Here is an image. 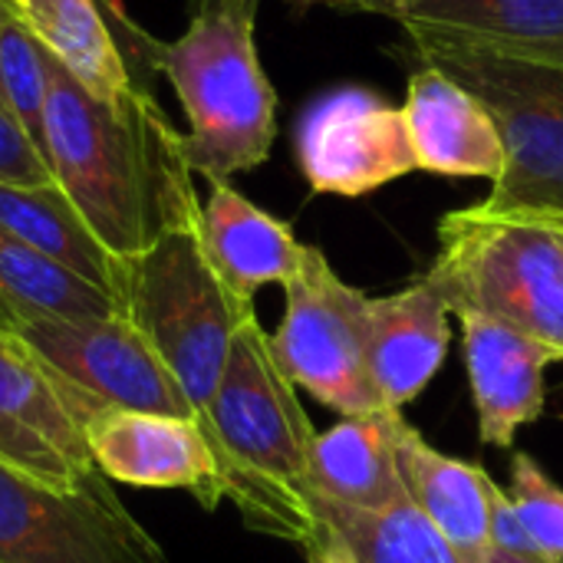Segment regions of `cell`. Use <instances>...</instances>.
Returning <instances> with one entry per match:
<instances>
[{
  "instance_id": "d6986e66",
  "label": "cell",
  "mask_w": 563,
  "mask_h": 563,
  "mask_svg": "<svg viewBox=\"0 0 563 563\" xmlns=\"http://www.w3.org/2000/svg\"><path fill=\"white\" fill-rule=\"evenodd\" d=\"M201 241L214 271L247 300L267 284H287L303 247L290 224L257 208L231 181H211V195L201 205Z\"/></svg>"
},
{
  "instance_id": "8fae6325",
  "label": "cell",
  "mask_w": 563,
  "mask_h": 563,
  "mask_svg": "<svg viewBox=\"0 0 563 563\" xmlns=\"http://www.w3.org/2000/svg\"><path fill=\"white\" fill-rule=\"evenodd\" d=\"M297 162L317 195L360 198L419 172L402 106L366 86L320 96L297 125Z\"/></svg>"
},
{
  "instance_id": "7402d4cb",
  "label": "cell",
  "mask_w": 563,
  "mask_h": 563,
  "mask_svg": "<svg viewBox=\"0 0 563 563\" xmlns=\"http://www.w3.org/2000/svg\"><path fill=\"white\" fill-rule=\"evenodd\" d=\"M122 313V303L0 231V330L43 320H92Z\"/></svg>"
},
{
  "instance_id": "f1b7e54d",
  "label": "cell",
  "mask_w": 563,
  "mask_h": 563,
  "mask_svg": "<svg viewBox=\"0 0 563 563\" xmlns=\"http://www.w3.org/2000/svg\"><path fill=\"white\" fill-rule=\"evenodd\" d=\"M492 563H551V561H528V558H511V554H495Z\"/></svg>"
},
{
  "instance_id": "9c48e42d",
  "label": "cell",
  "mask_w": 563,
  "mask_h": 563,
  "mask_svg": "<svg viewBox=\"0 0 563 563\" xmlns=\"http://www.w3.org/2000/svg\"><path fill=\"white\" fill-rule=\"evenodd\" d=\"M99 416L20 333L0 330V462L69 492L99 472L89 452Z\"/></svg>"
},
{
  "instance_id": "30bf717a",
  "label": "cell",
  "mask_w": 563,
  "mask_h": 563,
  "mask_svg": "<svg viewBox=\"0 0 563 563\" xmlns=\"http://www.w3.org/2000/svg\"><path fill=\"white\" fill-rule=\"evenodd\" d=\"M16 333L102 412L119 409L201 422L172 369L125 313L43 320Z\"/></svg>"
},
{
  "instance_id": "2e32d148",
  "label": "cell",
  "mask_w": 563,
  "mask_h": 563,
  "mask_svg": "<svg viewBox=\"0 0 563 563\" xmlns=\"http://www.w3.org/2000/svg\"><path fill=\"white\" fill-rule=\"evenodd\" d=\"M449 320L452 307L429 277L369 300V373L386 409L402 412L435 379L452 343Z\"/></svg>"
},
{
  "instance_id": "6da1fadb",
  "label": "cell",
  "mask_w": 563,
  "mask_h": 563,
  "mask_svg": "<svg viewBox=\"0 0 563 563\" xmlns=\"http://www.w3.org/2000/svg\"><path fill=\"white\" fill-rule=\"evenodd\" d=\"M43 129L56 185L119 261H132L175 221L201 211L178 129L152 92L106 102L49 56Z\"/></svg>"
},
{
  "instance_id": "d6a6232c",
  "label": "cell",
  "mask_w": 563,
  "mask_h": 563,
  "mask_svg": "<svg viewBox=\"0 0 563 563\" xmlns=\"http://www.w3.org/2000/svg\"><path fill=\"white\" fill-rule=\"evenodd\" d=\"M558 224H561V228H563V221H558Z\"/></svg>"
},
{
  "instance_id": "603a6c76",
  "label": "cell",
  "mask_w": 563,
  "mask_h": 563,
  "mask_svg": "<svg viewBox=\"0 0 563 563\" xmlns=\"http://www.w3.org/2000/svg\"><path fill=\"white\" fill-rule=\"evenodd\" d=\"M46 96H49V53L40 40L7 10L0 20V102L26 129L33 145L46 155Z\"/></svg>"
},
{
  "instance_id": "e0dca14e",
  "label": "cell",
  "mask_w": 563,
  "mask_h": 563,
  "mask_svg": "<svg viewBox=\"0 0 563 563\" xmlns=\"http://www.w3.org/2000/svg\"><path fill=\"white\" fill-rule=\"evenodd\" d=\"M402 419V412L379 409L343 416L333 429L320 432L310 455V492L373 515L396 508L406 498L399 465Z\"/></svg>"
},
{
  "instance_id": "5b68a950",
  "label": "cell",
  "mask_w": 563,
  "mask_h": 563,
  "mask_svg": "<svg viewBox=\"0 0 563 563\" xmlns=\"http://www.w3.org/2000/svg\"><path fill=\"white\" fill-rule=\"evenodd\" d=\"M452 313H482L563 363V228L482 201L439 221V254L426 274Z\"/></svg>"
},
{
  "instance_id": "4dcf8cb0",
  "label": "cell",
  "mask_w": 563,
  "mask_h": 563,
  "mask_svg": "<svg viewBox=\"0 0 563 563\" xmlns=\"http://www.w3.org/2000/svg\"><path fill=\"white\" fill-rule=\"evenodd\" d=\"M297 3H353V7H360V0H297Z\"/></svg>"
},
{
  "instance_id": "5bb4252c",
  "label": "cell",
  "mask_w": 563,
  "mask_h": 563,
  "mask_svg": "<svg viewBox=\"0 0 563 563\" xmlns=\"http://www.w3.org/2000/svg\"><path fill=\"white\" fill-rule=\"evenodd\" d=\"M465 340V366L485 445L511 449L518 429L544 416V373L558 356L482 313H459Z\"/></svg>"
},
{
  "instance_id": "83f0119b",
  "label": "cell",
  "mask_w": 563,
  "mask_h": 563,
  "mask_svg": "<svg viewBox=\"0 0 563 563\" xmlns=\"http://www.w3.org/2000/svg\"><path fill=\"white\" fill-rule=\"evenodd\" d=\"M300 551H303L307 563H356L353 551L346 548V541L330 525H323L320 518H317L313 534L300 544Z\"/></svg>"
},
{
  "instance_id": "ac0fdd59",
  "label": "cell",
  "mask_w": 563,
  "mask_h": 563,
  "mask_svg": "<svg viewBox=\"0 0 563 563\" xmlns=\"http://www.w3.org/2000/svg\"><path fill=\"white\" fill-rule=\"evenodd\" d=\"M399 465L412 505L442 534L452 554L462 563H492L488 488L495 478L478 465L439 452L406 419L399 426Z\"/></svg>"
},
{
  "instance_id": "ba28073f",
  "label": "cell",
  "mask_w": 563,
  "mask_h": 563,
  "mask_svg": "<svg viewBox=\"0 0 563 563\" xmlns=\"http://www.w3.org/2000/svg\"><path fill=\"white\" fill-rule=\"evenodd\" d=\"M0 563H165L102 472L63 492L0 462Z\"/></svg>"
},
{
  "instance_id": "3957f363",
  "label": "cell",
  "mask_w": 563,
  "mask_h": 563,
  "mask_svg": "<svg viewBox=\"0 0 563 563\" xmlns=\"http://www.w3.org/2000/svg\"><path fill=\"white\" fill-rule=\"evenodd\" d=\"M254 16V3L221 0L191 13L178 40H152L148 49L188 119L178 132L181 162L208 181L264 165L277 135V92L257 56Z\"/></svg>"
},
{
  "instance_id": "484cf974",
  "label": "cell",
  "mask_w": 563,
  "mask_h": 563,
  "mask_svg": "<svg viewBox=\"0 0 563 563\" xmlns=\"http://www.w3.org/2000/svg\"><path fill=\"white\" fill-rule=\"evenodd\" d=\"M53 168L46 155L33 145L26 129L0 102V185H46Z\"/></svg>"
},
{
  "instance_id": "4316f807",
  "label": "cell",
  "mask_w": 563,
  "mask_h": 563,
  "mask_svg": "<svg viewBox=\"0 0 563 563\" xmlns=\"http://www.w3.org/2000/svg\"><path fill=\"white\" fill-rule=\"evenodd\" d=\"M488 534H492V548L495 554H511V558H528V561H544L541 548L534 544V538L528 534L511 495L505 488H498L492 482L488 488Z\"/></svg>"
},
{
  "instance_id": "52a82bcc",
  "label": "cell",
  "mask_w": 563,
  "mask_h": 563,
  "mask_svg": "<svg viewBox=\"0 0 563 563\" xmlns=\"http://www.w3.org/2000/svg\"><path fill=\"white\" fill-rule=\"evenodd\" d=\"M284 320L271 350L284 376L340 416L386 409L369 373V300L350 287L320 247H303L284 284Z\"/></svg>"
},
{
  "instance_id": "4fadbf2b",
  "label": "cell",
  "mask_w": 563,
  "mask_h": 563,
  "mask_svg": "<svg viewBox=\"0 0 563 563\" xmlns=\"http://www.w3.org/2000/svg\"><path fill=\"white\" fill-rule=\"evenodd\" d=\"M409 36L563 69V0H360Z\"/></svg>"
},
{
  "instance_id": "f546056e",
  "label": "cell",
  "mask_w": 563,
  "mask_h": 563,
  "mask_svg": "<svg viewBox=\"0 0 563 563\" xmlns=\"http://www.w3.org/2000/svg\"><path fill=\"white\" fill-rule=\"evenodd\" d=\"M214 3H221V0H191V13H198V10H208V7H214ZM247 3H261V0H247Z\"/></svg>"
},
{
  "instance_id": "ffe728a7",
  "label": "cell",
  "mask_w": 563,
  "mask_h": 563,
  "mask_svg": "<svg viewBox=\"0 0 563 563\" xmlns=\"http://www.w3.org/2000/svg\"><path fill=\"white\" fill-rule=\"evenodd\" d=\"M7 10L40 40V46L106 102L148 96L132 73L99 0H3Z\"/></svg>"
},
{
  "instance_id": "7a4b0ae2",
  "label": "cell",
  "mask_w": 563,
  "mask_h": 563,
  "mask_svg": "<svg viewBox=\"0 0 563 563\" xmlns=\"http://www.w3.org/2000/svg\"><path fill=\"white\" fill-rule=\"evenodd\" d=\"M205 429L221 462L224 501H234L254 531L303 544L317 528L307 501L317 429L257 317L231 343Z\"/></svg>"
},
{
  "instance_id": "44dd1931",
  "label": "cell",
  "mask_w": 563,
  "mask_h": 563,
  "mask_svg": "<svg viewBox=\"0 0 563 563\" xmlns=\"http://www.w3.org/2000/svg\"><path fill=\"white\" fill-rule=\"evenodd\" d=\"M0 231L122 303L125 261L96 238L56 178L46 185H0Z\"/></svg>"
},
{
  "instance_id": "8992f818",
  "label": "cell",
  "mask_w": 563,
  "mask_h": 563,
  "mask_svg": "<svg viewBox=\"0 0 563 563\" xmlns=\"http://www.w3.org/2000/svg\"><path fill=\"white\" fill-rule=\"evenodd\" d=\"M422 63L475 92L505 142V172L482 201L492 211L563 221V69L412 36Z\"/></svg>"
},
{
  "instance_id": "277c9868",
  "label": "cell",
  "mask_w": 563,
  "mask_h": 563,
  "mask_svg": "<svg viewBox=\"0 0 563 563\" xmlns=\"http://www.w3.org/2000/svg\"><path fill=\"white\" fill-rule=\"evenodd\" d=\"M122 313L172 369L205 426L231 343L257 313L254 300L214 271L201 241V211L175 221L155 244L125 261Z\"/></svg>"
},
{
  "instance_id": "1f68e13d",
  "label": "cell",
  "mask_w": 563,
  "mask_h": 563,
  "mask_svg": "<svg viewBox=\"0 0 563 563\" xmlns=\"http://www.w3.org/2000/svg\"><path fill=\"white\" fill-rule=\"evenodd\" d=\"M3 13H7V3L0 0V20H3Z\"/></svg>"
},
{
  "instance_id": "9a60e30c",
  "label": "cell",
  "mask_w": 563,
  "mask_h": 563,
  "mask_svg": "<svg viewBox=\"0 0 563 563\" xmlns=\"http://www.w3.org/2000/svg\"><path fill=\"white\" fill-rule=\"evenodd\" d=\"M406 129L419 172L449 178H488L505 172V142L475 92L422 63L406 92Z\"/></svg>"
},
{
  "instance_id": "d4e9b609",
  "label": "cell",
  "mask_w": 563,
  "mask_h": 563,
  "mask_svg": "<svg viewBox=\"0 0 563 563\" xmlns=\"http://www.w3.org/2000/svg\"><path fill=\"white\" fill-rule=\"evenodd\" d=\"M307 501H310V511L346 541L356 563H416V558L402 548V541L389 528L386 515L356 511V508L327 501L313 492Z\"/></svg>"
},
{
  "instance_id": "7c38bea8",
  "label": "cell",
  "mask_w": 563,
  "mask_h": 563,
  "mask_svg": "<svg viewBox=\"0 0 563 563\" xmlns=\"http://www.w3.org/2000/svg\"><path fill=\"white\" fill-rule=\"evenodd\" d=\"M89 452L109 482L188 492L208 511L224 501L221 462L198 419L112 409L89 426Z\"/></svg>"
},
{
  "instance_id": "cb8c5ba5",
  "label": "cell",
  "mask_w": 563,
  "mask_h": 563,
  "mask_svg": "<svg viewBox=\"0 0 563 563\" xmlns=\"http://www.w3.org/2000/svg\"><path fill=\"white\" fill-rule=\"evenodd\" d=\"M511 501L541 548L544 561L563 563V488L528 455L518 452L511 462Z\"/></svg>"
}]
</instances>
